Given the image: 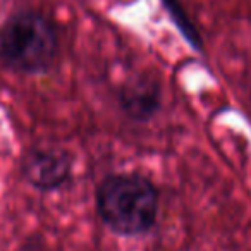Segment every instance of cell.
Returning <instances> with one entry per match:
<instances>
[{"mask_svg": "<svg viewBox=\"0 0 251 251\" xmlns=\"http://www.w3.org/2000/svg\"><path fill=\"white\" fill-rule=\"evenodd\" d=\"M23 174L36 189L52 191L71 176V160L59 150H33L23 160Z\"/></svg>", "mask_w": 251, "mask_h": 251, "instance_id": "cell-3", "label": "cell"}, {"mask_svg": "<svg viewBox=\"0 0 251 251\" xmlns=\"http://www.w3.org/2000/svg\"><path fill=\"white\" fill-rule=\"evenodd\" d=\"M59 49L53 25L40 12L25 11L7 19L0 31V57L11 69L26 74L43 73Z\"/></svg>", "mask_w": 251, "mask_h": 251, "instance_id": "cell-2", "label": "cell"}, {"mask_svg": "<svg viewBox=\"0 0 251 251\" xmlns=\"http://www.w3.org/2000/svg\"><path fill=\"white\" fill-rule=\"evenodd\" d=\"M97 206L103 222L114 232L138 236L148 232L157 220L158 193L141 176H110L98 188Z\"/></svg>", "mask_w": 251, "mask_h": 251, "instance_id": "cell-1", "label": "cell"}, {"mask_svg": "<svg viewBox=\"0 0 251 251\" xmlns=\"http://www.w3.org/2000/svg\"><path fill=\"white\" fill-rule=\"evenodd\" d=\"M122 110L133 121H148L160 108V86L148 76L129 81L119 93Z\"/></svg>", "mask_w": 251, "mask_h": 251, "instance_id": "cell-4", "label": "cell"}, {"mask_svg": "<svg viewBox=\"0 0 251 251\" xmlns=\"http://www.w3.org/2000/svg\"><path fill=\"white\" fill-rule=\"evenodd\" d=\"M164 4H165V7L169 9V12H171L172 18L176 19V23H177V26L181 28V31L184 33V36L188 38V42L193 43L196 49H200V36H198V33L195 31L193 25L188 21V18L184 16V12L179 9V5L176 4L174 0H164Z\"/></svg>", "mask_w": 251, "mask_h": 251, "instance_id": "cell-5", "label": "cell"}]
</instances>
